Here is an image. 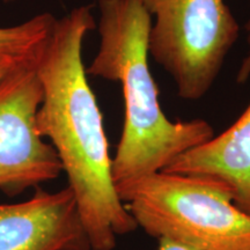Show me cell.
Returning <instances> with one entry per match:
<instances>
[{
	"instance_id": "6da1fadb",
	"label": "cell",
	"mask_w": 250,
	"mask_h": 250,
	"mask_svg": "<svg viewBox=\"0 0 250 250\" xmlns=\"http://www.w3.org/2000/svg\"><path fill=\"white\" fill-rule=\"evenodd\" d=\"M95 27L90 6L56 19L36 57L43 87L36 129L57 152L92 250H114L118 236L138 226L118 198L103 117L83 62V41Z\"/></svg>"
},
{
	"instance_id": "7a4b0ae2",
	"label": "cell",
	"mask_w": 250,
	"mask_h": 250,
	"mask_svg": "<svg viewBox=\"0 0 250 250\" xmlns=\"http://www.w3.org/2000/svg\"><path fill=\"white\" fill-rule=\"evenodd\" d=\"M100 48L86 73L121 83L123 131L111 159L115 186L168 167L177 156L214 137L204 120H168L148 66L152 18L137 0H99Z\"/></svg>"
},
{
	"instance_id": "3957f363",
	"label": "cell",
	"mask_w": 250,
	"mask_h": 250,
	"mask_svg": "<svg viewBox=\"0 0 250 250\" xmlns=\"http://www.w3.org/2000/svg\"><path fill=\"white\" fill-rule=\"evenodd\" d=\"M115 188L137 226L155 239L195 250H250V214L217 184L159 171Z\"/></svg>"
},
{
	"instance_id": "277c9868",
	"label": "cell",
	"mask_w": 250,
	"mask_h": 250,
	"mask_svg": "<svg viewBox=\"0 0 250 250\" xmlns=\"http://www.w3.org/2000/svg\"><path fill=\"white\" fill-rule=\"evenodd\" d=\"M154 17L148 56L175 81L180 98L202 99L214 83L240 26L226 0H137Z\"/></svg>"
},
{
	"instance_id": "5b68a950",
	"label": "cell",
	"mask_w": 250,
	"mask_h": 250,
	"mask_svg": "<svg viewBox=\"0 0 250 250\" xmlns=\"http://www.w3.org/2000/svg\"><path fill=\"white\" fill-rule=\"evenodd\" d=\"M37 54L0 80V190L9 197L36 189L62 171L54 146L36 129V112L43 100Z\"/></svg>"
},
{
	"instance_id": "8992f818",
	"label": "cell",
	"mask_w": 250,
	"mask_h": 250,
	"mask_svg": "<svg viewBox=\"0 0 250 250\" xmlns=\"http://www.w3.org/2000/svg\"><path fill=\"white\" fill-rule=\"evenodd\" d=\"M0 250H92L71 188L0 204Z\"/></svg>"
},
{
	"instance_id": "52a82bcc",
	"label": "cell",
	"mask_w": 250,
	"mask_h": 250,
	"mask_svg": "<svg viewBox=\"0 0 250 250\" xmlns=\"http://www.w3.org/2000/svg\"><path fill=\"white\" fill-rule=\"evenodd\" d=\"M162 171L217 184L250 214V103L232 126L177 156Z\"/></svg>"
},
{
	"instance_id": "ba28073f",
	"label": "cell",
	"mask_w": 250,
	"mask_h": 250,
	"mask_svg": "<svg viewBox=\"0 0 250 250\" xmlns=\"http://www.w3.org/2000/svg\"><path fill=\"white\" fill-rule=\"evenodd\" d=\"M55 21L51 13H42L17 26L0 27V54L19 58L36 55L51 33Z\"/></svg>"
},
{
	"instance_id": "9c48e42d",
	"label": "cell",
	"mask_w": 250,
	"mask_h": 250,
	"mask_svg": "<svg viewBox=\"0 0 250 250\" xmlns=\"http://www.w3.org/2000/svg\"><path fill=\"white\" fill-rule=\"evenodd\" d=\"M246 30H247V34H248L247 41H248L249 51H248V55H247V57L242 61L241 66H240L239 72H237L236 81L239 83H245L250 77V18H249L248 22H247V24H246Z\"/></svg>"
},
{
	"instance_id": "30bf717a",
	"label": "cell",
	"mask_w": 250,
	"mask_h": 250,
	"mask_svg": "<svg viewBox=\"0 0 250 250\" xmlns=\"http://www.w3.org/2000/svg\"><path fill=\"white\" fill-rule=\"evenodd\" d=\"M31 57H33V56H31ZM23 59L26 58H19V57H14V56L0 54V80L4 79L9 72L14 70V68L17 67L18 65L23 61Z\"/></svg>"
},
{
	"instance_id": "8fae6325",
	"label": "cell",
	"mask_w": 250,
	"mask_h": 250,
	"mask_svg": "<svg viewBox=\"0 0 250 250\" xmlns=\"http://www.w3.org/2000/svg\"><path fill=\"white\" fill-rule=\"evenodd\" d=\"M158 250H195L189 247L180 245V243L173 242L167 239H159V248Z\"/></svg>"
},
{
	"instance_id": "7c38bea8",
	"label": "cell",
	"mask_w": 250,
	"mask_h": 250,
	"mask_svg": "<svg viewBox=\"0 0 250 250\" xmlns=\"http://www.w3.org/2000/svg\"><path fill=\"white\" fill-rule=\"evenodd\" d=\"M0 1H2V2H12V1H14V0H0Z\"/></svg>"
}]
</instances>
